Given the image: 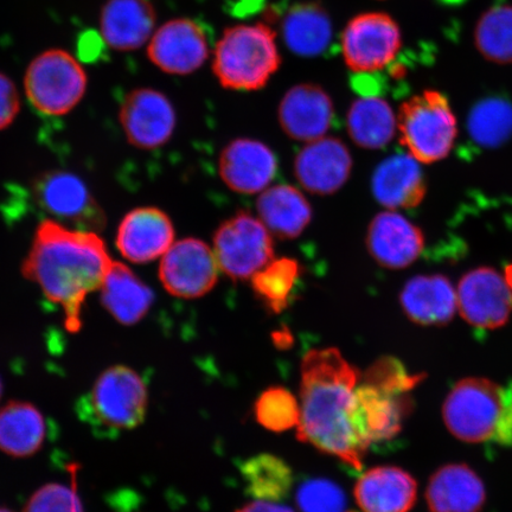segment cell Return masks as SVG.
I'll list each match as a JSON object with an SVG mask.
<instances>
[{"label":"cell","mask_w":512,"mask_h":512,"mask_svg":"<svg viewBox=\"0 0 512 512\" xmlns=\"http://www.w3.org/2000/svg\"><path fill=\"white\" fill-rule=\"evenodd\" d=\"M112 264L98 234L47 220L36 230L22 274L41 288L50 303L61 307L66 328L76 332L88 294L100 290Z\"/></svg>","instance_id":"6da1fadb"},{"label":"cell","mask_w":512,"mask_h":512,"mask_svg":"<svg viewBox=\"0 0 512 512\" xmlns=\"http://www.w3.org/2000/svg\"><path fill=\"white\" fill-rule=\"evenodd\" d=\"M361 375L335 348L307 352L300 380L298 438L354 469L363 458L351 430V406Z\"/></svg>","instance_id":"7a4b0ae2"},{"label":"cell","mask_w":512,"mask_h":512,"mask_svg":"<svg viewBox=\"0 0 512 512\" xmlns=\"http://www.w3.org/2000/svg\"><path fill=\"white\" fill-rule=\"evenodd\" d=\"M447 430L469 444L512 445V382L464 379L454 386L443 407Z\"/></svg>","instance_id":"3957f363"},{"label":"cell","mask_w":512,"mask_h":512,"mask_svg":"<svg viewBox=\"0 0 512 512\" xmlns=\"http://www.w3.org/2000/svg\"><path fill=\"white\" fill-rule=\"evenodd\" d=\"M280 63L275 34L268 25H238L224 31L217 43L213 70L224 88L258 91Z\"/></svg>","instance_id":"277c9868"},{"label":"cell","mask_w":512,"mask_h":512,"mask_svg":"<svg viewBox=\"0 0 512 512\" xmlns=\"http://www.w3.org/2000/svg\"><path fill=\"white\" fill-rule=\"evenodd\" d=\"M398 128L401 144L421 164L444 160L458 137V121L447 96L425 91L403 102Z\"/></svg>","instance_id":"5b68a950"},{"label":"cell","mask_w":512,"mask_h":512,"mask_svg":"<svg viewBox=\"0 0 512 512\" xmlns=\"http://www.w3.org/2000/svg\"><path fill=\"white\" fill-rule=\"evenodd\" d=\"M24 88L38 112L60 117L78 106L85 96L87 74L67 51L51 49L30 63Z\"/></svg>","instance_id":"8992f818"},{"label":"cell","mask_w":512,"mask_h":512,"mask_svg":"<svg viewBox=\"0 0 512 512\" xmlns=\"http://www.w3.org/2000/svg\"><path fill=\"white\" fill-rule=\"evenodd\" d=\"M214 253L229 278L252 279L274 259L272 234L260 219L240 211L217 228Z\"/></svg>","instance_id":"52a82bcc"},{"label":"cell","mask_w":512,"mask_h":512,"mask_svg":"<svg viewBox=\"0 0 512 512\" xmlns=\"http://www.w3.org/2000/svg\"><path fill=\"white\" fill-rule=\"evenodd\" d=\"M409 409L408 393L394 392L367 381L358 384L350 415L358 450L366 456L371 445L395 438Z\"/></svg>","instance_id":"ba28073f"},{"label":"cell","mask_w":512,"mask_h":512,"mask_svg":"<svg viewBox=\"0 0 512 512\" xmlns=\"http://www.w3.org/2000/svg\"><path fill=\"white\" fill-rule=\"evenodd\" d=\"M93 412L113 430H133L143 424L149 409V392L137 371L114 366L101 373L91 393Z\"/></svg>","instance_id":"9c48e42d"},{"label":"cell","mask_w":512,"mask_h":512,"mask_svg":"<svg viewBox=\"0 0 512 512\" xmlns=\"http://www.w3.org/2000/svg\"><path fill=\"white\" fill-rule=\"evenodd\" d=\"M401 48L398 23L387 14L371 12L351 19L342 35L347 66L356 73H371L387 67Z\"/></svg>","instance_id":"30bf717a"},{"label":"cell","mask_w":512,"mask_h":512,"mask_svg":"<svg viewBox=\"0 0 512 512\" xmlns=\"http://www.w3.org/2000/svg\"><path fill=\"white\" fill-rule=\"evenodd\" d=\"M456 291L459 315L473 328L495 330L509 322L512 290L495 268L480 266L466 272Z\"/></svg>","instance_id":"8fae6325"},{"label":"cell","mask_w":512,"mask_h":512,"mask_svg":"<svg viewBox=\"0 0 512 512\" xmlns=\"http://www.w3.org/2000/svg\"><path fill=\"white\" fill-rule=\"evenodd\" d=\"M220 266L206 242L188 238L177 241L160 262L159 279L171 296L196 299L217 284Z\"/></svg>","instance_id":"7c38bea8"},{"label":"cell","mask_w":512,"mask_h":512,"mask_svg":"<svg viewBox=\"0 0 512 512\" xmlns=\"http://www.w3.org/2000/svg\"><path fill=\"white\" fill-rule=\"evenodd\" d=\"M34 194L38 206L56 219L74 223L91 232L105 226L104 210L82 179L72 172H46L36 179Z\"/></svg>","instance_id":"4fadbf2b"},{"label":"cell","mask_w":512,"mask_h":512,"mask_svg":"<svg viewBox=\"0 0 512 512\" xmlns=\"http://www.w3.org/2000/svg\"><path fill=\"white\" fill-rule=\"evenodd\" d=\"M119 119L128 142L142 150H155L168 143L177 123L174 105L163 93L151 88L128 93L121 104Z\"/></svg>","instance_id":"5bb4252c"},{"label":"cell","mask_w":512,"mask_h":512,"mask_svg":"<svg viewBox=\"0 0 512 512\" xmlns=\"http://www.w3.org/2000/svg\"><path fill=\"white\" fill-rule=\"evenodd\" d=\"M209 41L200 23L174 19L165 23L147 48L155 66L172 75H188L201 68L209 56Z\"/></svg>","instance_id":"9a60e30c"},{"label":"cell","mask_w":512,"mask_h":512,"mask_svg":"<svg viewBox=\"0 0 512 512\" xmlns=\"http://www.w3.org/2000/svg\"><path fill=\"white\" fill-rule=\"evenodd\" d=\"M352 170L350 151L341 140L323 137L307 143L294 160V176L312 194H335L349 181Z\"/></svg>","instance_id":"2e32d148"},{"label":"cell","mask_w":512,"mask_h":512,"mask_svg":"<svg viewBox=\"0 0 512 512\" xmlns=\"http://www.w3.org/2000/svg\"><path fill=\"white\" fill-rule=\"evenodd\" d=\"M278 171L273 151L259 140H233L221 152L219 174L230 190L239 194H259L270 187Z\"/></svg>","instance_id":"e0dca14e"},{"label":"cell","mask_w":512,"mask_h":512,"mask_svg":"<svg viewBox=\"0 0 512 512\" xmlns=\"http://www.w3.org/2000/svg\"><path fill=\"white\" fill-rule=\"evenodd\" d=\"M367 247L380 266L402 270L413 265L424 252L425 235L395 210L382 211L369 224Z\"/></svg>","instance_id":"ac0fdd59"},{"label":"cell","mask_w":512,"mask_h":512,"mask_svg":"<svg viewBox=\"0 0 512 512\" xmlns=\"http://www.w3.org/2000/svg\"><path fill=\"white\" fill-rule=\"evenodd\" d=\"M175 243V228L163 210L153 207L137 208L120 222L118 251L133 264H147L163 258Z\"/></svg>","instance_id":"d6986e66"},{"label":"cell","mask_w":512,"mask_h":512,"mask_svg":"<svg viewBox=\"0 0 512 512\" xmlns=\"http://www.w3.org/2000/svg\"><path fill=\"white\" fill-rule=\"evenodd\" d=\"M334 102L317 85L294 86L281 100L278 119L286 136L297 142L311 143L325 137L334 121Z\"/></svg>","instance_id":"ffe728a7"},{"label":"cell","mask_w":512,"mask_h":512,"mask_svg":"<svg viewBox=\"0 0 512 512\" xmlns=\"http://www.w3.org/2000/svg\"><path fill=\"white\" fill-rule=\"evenodd\" d=\"M420 164L409 153L384 159L371 179L375 200L389 210L419 207L427 194V181Z\"/></svg>","instance_id":"44dd1931"},{"label":"cell","mask_w":512,"mask_h":512,"mask_svg":"<svg viewBox=\"0 0 512 512\" xmlns=\"http://www.w3.org/2000/svg\"><path fill=\"white\" fill-rule=\"evenodd\" d=\"M400 304L409 320L424 326L446 325L458 312L456 287L441 274L409 279L400 293Z\"/></svg>","instance_id":"7402d4cb"},{"label":"cell","mask_w":512,"mask_h":512,"mask_svg":"<svg viewBox=\"0 0 512 512\" xmlns=\"http://www.w3.org/2000/svg\"><path fill=\"white\" fill-rule=\"evenodd\" d=\"M416 496V480L396 466L374 467L363 473L355 486L356 502L362 512H409Z\"/></svg>","instance_id":"603a6c76"},{"label":"cell","mask_w":512,"mask_h":512,"mask_svg":"<svg viewBox=\"0 0 512 512\" xmlns=\"http://www.w3.org/2000/svg\"><path fill=\"white\" fill-rule=\"evenodd\" d=\"M156 19L149 0H108L100 16L102 38L115 50L139 49L150 40Z\"/></svg>","instance_id":"cb8c5ba5"},{"label":"cell","mask_w":512,"mask_h":512,"mask_svg":"<svg viewBox=\"0 0 512 512\" xmlns=\"http://www.w3.org/2000/svg\"><path fill=\"white\" fill-rule=\"evenodd\" d=\"M426 501L431 512H480L486 501L485 485L470 466L445 465L431 477Z\"/></svg>","instance_id":"d4e9b609"},{"label":"cell","mask_w":512,"mask_h":512,"mask_svg":"<svg viewBox=\"0 0 512 512\" xmlns=\"http://www.w3.org/2000/svg\"><path fill=\"white\" fill-rule=\"evenodd\" d=\"M101 303L123 325H134L149 313L153 304L151 288L130 267L113 261L100 287Z\"/></svg>","instance_id":"484cf974"},{"label":"cell","mask_w":512,"mask_h":512,"mask_svg":"<svg viewBox=\"0 0 512 512\" xmlns=\"http://www.w3.org/2000/svg\"><path fill=\"white\" fill-rule=\"evenodd\" d=\"M281 28L287 48L299 56L323 55L334 41L328 11L315 2L297 3L288 8Z\"/></svg>","instance_id":"4316f807"},{"label":"cell","mask_w":512,"mask_h":512,"mask_svg":"<svg viewBox=\"0 0 512 512\" xmlns=\"http://www.w3.org/2000/svg\"><path fill=\"white\" fill-rule=\"evenodd\" d=\"M256 209L262 223L279 239H297L312 220L310 202L291 185H275L262 191Z\"/></svg>","instance_id":"83f0119b"},{"label":"cell","mask_w":512,"mask_h":512,"mask_svg":"<svg viewBox=\"0 0 512 512\" xmlns=\"http://www.w3.org/2000/svg\"><path fill=\"white\" fill-rule=\"evenodd\" d=\"M47 437L44 416L29 402L11 401L0 409V451L15 458L34 456Z\"/></svg>","instance_id":"f1b7e54d"},{"label":"cell","mask_w":512,"mask_h":512,"mask_svg":"<svg viewBox=\"0 0 512 512\" xmlns=\"http://www.w3.org/2000/svg\"><path fill=\"white\" fill-rule=\"evenodd\" d=\"M398 120L387 101L366 96L351 105L348 112L349 136L356 145L379 150L392 142Z\"/></svg>","instance_id":"f546056e"},{"label":"cell","mask_w":512,"mask_h":512,"mask_svg":"<svg viewBox=\"0 0 512 512\" xmlns=\"http://www.w3.org/2000/svg\"><path fill=\"white\" fill-rule=\"evenodd\" d=\"M241 473L248 494L256 501H283L291 492V467L273 454L262 453L249 458L242 464Z\"/></svg>","instance_id":"4dcf8cb0"},{"label":"cell","mask_w":512,"mask_h":512,"mask_svg":"<svg viewBox=\"0 0 512 512\" xmlns=\"http://www.w3.org/2000/svg\"><path fill=\"white\" fill-rule=\"evenodd\" d=\"M300 277V265L291 258L273 259L252 277L253 290L268 310L283 312Z\"/></svg>","instance_id":"1f68e13d"},{"label":"cell","mask_w":512,"mask_h":512,"mask_svg":"<svg viewBox=\"0 0 512 512\" xmlns=\"http://www.w3.org/2000/svg\"><path fill=\"white\" fill-rule=\"evenodd\" d=\"M475 44L484 59L497 64L512 63V5L495 6L480 17Z\"/></svg>","instance_id":"d6a6232c"},{"label":"cell","mask_w":512,"mask_h":512,"mask_svg":"<svg viewBox=\"0 0 512 512\" xmlns=\"http://www.w3.org/2000/svg\"><path fill=\"white\" fill-rule=\"evenodd\" d=\"M469 131L473 140L483 146L507 142L512 134V106L497 98L479 102L470 113Z\"/></svg>","instance_id":"836d02e7"},{"label":"cell","mask_w":512,"mask_h":512,"mask_svg":"<svg viewBox=\"0 0 512 512\" xmlns=\"http://www.w3.org/2000/svg\"><path fill=\"white\" fill-rule=\"evenodd\" d=\"M259 424L273 432H285L298 427L300 403L290 390L272 387L265 390L255 403Z\"/></svg>","instance_id":"e575fe53"},{"label":"cell","mask_w":512,"mask_h":512,"mask_svg":"<svg viewBox=\"0 0 512 512\" xmlns=\"http://www.w3.org/2000/svg\"><path fill=\"white\" fill-rule=\"evenodd\" d=\"M297 504L302 512H345L347 498L330 480L311 479L298 489Z\"/></svg>","instance_id":"d590c367"},{"label":"cell","mask_w":512,"mask_h":512,"mask_svg":"<svg viewBox=\"0 0 512 512\" xmlns=\"http://www.w3.org/2000/svg\"><path fill=\"white\" fill-rule=\"evenodd\" d=\"M23 512H83L74 486L61 483L43 485L32 495Z\"/></svg>","instance_id":"8d00e7d4"},{"label":"cell","mask_w":512,"mask_h":512,"mask_svg":"<svg viewBox=\"0 0 512 512\" xmlns=\"http://www.w3.org/2000/svg\"><path fill=\"white\" fill-rule=\"evenodd\" d=\"M364 381L394 392L409 393L419 383L420 377L409 374L399 361L386 358L369 369Z\"/></svg>","instance_id":"74e56055"},{"label":"cell","mask_w":512,"mask_h":512,"mask_svg":"<svg viewBox=\"0 0 512 512\" xmlns=\"http://www.w3.org/2000/svg\"><path fill=\"white\" fill-rule=\"evenodd\" d=\"M21 108L15 83L0 73V130L14 123Z\"/></svg>","instance_id":"f35d334b"},{"label":"cell","mask_w":512,"mask_h":512,"mask_svg":"<svg viewBox=\"0 0 512 512\" xmlns=\"http://www.w3.org/2000/svg\"><path fill=\"white\" fill-rule=\"evenodd\" d=\"M236 512H294L286 505L277 504L275 502L255 501L242 507Z\"/></svg>","instance_id":"ab89813d"},{"label":"cell","mask_w":512,"mask_h":512,"mask_svg":"<svg viewBox=\"0 0 512 512\" xmlns=\"http://www.w3.org/2000/svg\"><path fill=\"white\" fill-rule=\"evenodd\" d=\"M504 277H505V279H507L508 284H509V286L511 287V290H512V264H510L507 267H505Z\"/></svg>","instance_id":"60d3db41"},{"label":"cell","mask_w":512,"mask_h":512,"mask_svg":"<svg viewBox=\"0 0 512 512\" xmlns=\"http://www.w3.org/2000/svg\"><path fill=\"white\" fill-rule=\"evenodd\" d=\"M3 396V381L0 379V399H2Z\"/></svg>","instance_id":"b9f144b4"},{"label":"cell","mask_w":512,"mask_h":512,"mask_svg":"<svg viewBox=\"0 0 512 512\" xmlns=\"http://www.w3.org/2000/svg\"><path fill=\"white\" fill-rule=\"evenodd\" d=\"M0 512H12V511H11V510H9V509L0 508Z\"/></svg>","instance_id":"7bdbcfd3"}]
</instances>
